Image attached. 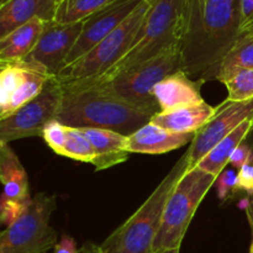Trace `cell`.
Instances as JSON below:
<instances>
[{"label": "cell", "mask_w": 253, "mask_h": 253, "mask_svg": "<svg viewBox=\"0 0 253 253\" xmlns=\"http://www.w3.org/2000/svg\"><path fill=\"white\" fill-rule=\"evenodd\" d=\"M57 1H59V0H57Z\"/></svg>", "instance_id": "39"}, {"label": "cell", "mask_w": 253, "mask_h": 253, "mask_svg": "<svg viewBox=\"0 0 253 253\" xmlns=\"http://www.w3.org/2000/svg\"><path fill=\"white\" fill-rule=\"evenodd\" d=\"M148 1L147 14L127 53L108 73L94 81H108L182 44L187 29L189 0Z\"/></svg>", "instance_id": "3"}, {"label": "cell", "mask_w": 253, "mask_h": 253, "mask_svg": "<svg viewBox=\"0 0 253 253\" xmlns=\"http://www.w3.org/2000/svg\"><path fill=\"white\" fill-rule=\"evenodd\" d=\"M216 109V106L210 105L204 100L194 105L158 111L152 116L151 123L173 132L197 133L214 118Z\"/></svg>", "instance_id": "18"}, {"label": "cell", "mask_w": 253, "mask_h": 253, "mask_svg": "<svg viewBox=\"0 0 253 253\" xmlns=\"http://www.w3.org/2000/svg\"><path fill=\"white\" fill-rule=\"evenodd\" d=\"M62 156L79 162L91 163L95 153L93 145L81 128L67 126V137Z\"/></svg>", "instance_id": "24"}, {"label": "cell", "mask_w": 253, "mask_h": 253, "mask_svg": "<svg viewBox=\"0 0 253 253\" xmlns=\"http://www.w3.org/2000/svg\"><path fill=\"white\" fill-rule=\"evenodd\" d=\"M189 169L188 151L178 160L152 194L100 245L104 253H153V244L162 221L163 211L173 189Z\"/></svg>", "instance_id": "4"}, {"label": "cell", "mask_w": 253, "mask_h": 253, "mask_svg": "<svg viewBox=\"0 0 253 253\" xmlns=\"http://www.w3.org/2000/svg\"><path fill=\"white\" fill-rule=\"evenodd\" d=\"M239 189L247 193L250 198L253 195V153L250 160L239 170Z\"/></svg>", "instance_id": "29"}, {"label": "cell", "mask_w": 253, "mask_h": 253, "mask_svg": "<svg viewBox=\"0 0 253 253\" xmlns=\"http://www.w3.org/2000/svg\"><path fill=\"white\" fill-rule=\"evenodd\" d=\"M241 0H189L182 42L183 71L207 82L240 37Z\"/></svg>", "instance_id": "1"}, {"label": "cell", "mask_w": 253, "mask_h": 253, "mask_svg": "<svg viewBox=\"0 0 253 253\" xmlns=\"http://www.w3.org/2000/svg\"><path fill=\"white\" fill-rule=\"evenodd\" d=\"M148 7L150 1L142 0L135 11L110 35L101 40L83 57L64 67L57 77L62 82H76L95 79L108 73L127 53L145 20Z\"/></svg>", "instance_id": "8"}, {"label": "cell", "mask_w": 253, "mask_h": 253, "mask_svg": "<svg viewBox=\"0 0 253 253\" xmlns=\"http://www.w3.org/2000/svg\"><path fill=\"white\" fill-rule=\"evenodd\" d=\"M57 0H9L0 5V39L32 19L53 21Z\"/></svg>", "instance_id": "16"}, {"label": "cell", "mask_w": 253, "mask_h": 253, "mask_svg": "<svg viewBox=\"0 0 253 253\" xmlns=\"http://www.w3.org/2000/svg\"><path fill=\"white\" fill-rule=\"evenodd\" d=\"M62 88L56 119L71 127L105 128L130 136L147 125L155 115L93 82H62Z\"/></svg>", "instance_id": "2"}, {"label": "cell", "mask_w": 253, "mask_h": 253, "mask_svg": "<svg viewBox=\"0 0 253 253\" xmlns=\"http://www.w3.org/2000/svg\"><path fill=\"white\" fill-rule=\"evenodd\" d=\"M142 0H114L105 7L90 15L83 21V29L69 53L66 66L88 53L101 40L110 35L121 22L125 21Z\"/></svg>", "instance_id": "13"}, {"label": "cell", "mask_w": 253, "mask_h": 253, "mask_svg": "<svg viewBox=\"0 0 253 253\" xmlns=\"http://www.w3.org/2000/svg\"><path fill=\"white\" fill-rule=\"evenodd\" d=\"M249 253H253V239L251 241V246H250V252Z\"/></svg>", "instance_id": "37"}, {"label": "cell", "mask_w": 253, "mask_h": 253, "mask_svg": "<svg viewBox=\"0 0 253 253\" xmlns=\"http://www.w3.org/2000/svg\"><path fill=\"white\" fill-rule=\"evenodd\" d=\"M217 197L222 203H227L239 189V174L234 168H225L221 174L217 177L216 182Z\"/></svg>", "instance_id": "28"}, {"label": "cell", "mask_w": 253, "mask_h": 253, "mask_svg": "<svg viewBox=\"0 0 253 253\" xmlns=\"http://www.w3.org/2000/svg\"><path fill=\"white\" fill-rule=\"evenodd\" d=\"M9 1V0H0V5H4L5 2H7Z\"/></svg>", "instance_id": "38"}, {"label": "cell", "mask_w": 253, "mask_h": 253, "mask_svg": "<svg viewBox=\"0 0 253 253\" xmlns=\"http://www.w3.org/2000/svg\"><path fill=\"white\" fill-rule=\"evenodd\" d=\"M46 22L32 19L0 39V63L25 59L39 42Z\"/></svg>", "instance_id": "19"}, {"label": "cell", "mask_w": 253, "mask_h": 253, "mask_svg": "<svg viewBox=\"0 0 253 253\" xmlns=\"http://www.w3.org/2000/svg\"><path fill=\"white\" fill-rule=\"evenodd\" d=\"M216 179L215 175L199 167L185 172L167 200L160 231L153 244V253L180 249L195 211Z\"/></svg>", "instance_id": "5"}, {"label": "cell", "mask_w": 253, "mask_h": 253, "mask_svg": "<svg viewBox=\"0 0 253 253\" xmlns=\"http://www.w3.org/2000/svg\"><path fill=\"white\" fill-rule=\"evenodd\" d=\"M79 253H104L100 246L93 244V242H85L83 246L79 249Z\"/></svg>", "instance_id": "33"}, {"label": "cell", "mask_w": 253, "mask_h": 253, "mask_svg": "<svg viewBox=\"0 0 253 253\" xmlns=\"http://www.w3.org/2000/svg\"><path fill=\"white\" fill-rule=\"evenodd\" d=\"M242 34H253V22H252L251 25H250L249 27H247L246 30H245L244 32H242ZM242 34H241V35H242Z\"/></svg>", "instance_id": "35"}, {"label": "cell", "mask_w": 253, "mask_h": 253, "mask_svg": "<svg viewBox=\"0 0 253 253\" xmlns=\"http://www.w3.org/2000/svg\"><path fill=\"white\" fill-rule=\"evenodd\" d=\"M62 94L61 79L52 76L36 98L0 120V142L10 143L36 136L42 137L44 126L57 118Z\"/></svg>", "instance_id": "9"}, {"label": "cell", "mask_w": 253, "mask_h": 253, "mask_svg": "<svg viewBox=\"0 0 253 253\" xmlns=\"http://www.w3.org/2000/svg\"><path fill=\"white\" fill-rule=\"evenodd\" d=\"M179 250H180V249H178V250H170V251H166V252H162V253H179Z\"/></svg>", "instance_id": "36"}, {"label": "cell", "mask_w": 253, "mask_h": 253, "mask_svg": "<svg viewBox=\"0 0 253 253\" xmlns=\"http://www.w3.org/2000/svg\"><path fill=\"white\" fill-rule=\"evenodd\" d=\"M251 67H253V34H242L209 74L207 81L216 79L222 83L235 72Z\"/></svg>", "instance_id": "22"}, {"label": "cell", "mask_w": 253, "mask_h": 253, "mask_svg": "<svg viewBox=\"0 0 253 253\" xmlns=\"http://www.w3.org/2000/svg\"><path fill=\"white\" fill-rule=\"evenodd\" d=\"M82 29L83 21L77 24H58L54 20L46 22L39 42L25 59L41 64L52 76H58L66 66Z\"/></svg>", "instance_id": "12"}, {"label": "cell", "mask_w": 253, "mask_h": 253, "mask_svg": "<svg viewBox=\"0 0 253 253\" xmlns=\"http://www.w3.org/2000/svg\"><path fill=\"white\" fill-rule=\"evenodd\" d=\"M227 89V100L241 103L253 99V67L240 69L222 82Z\"/></svg>", "instance_id": "25"}, {"label": "cell", "mask_w": 253, "mask_h": 253, "mask_svg": "<svg viewBox=\"0 0 253 253\" xmlns=\"http://www.w3.org/2000/svg\"><path fill=\"white\" fill-rule=\"evenodd\" d=\"M114 0H59L54 21L58 24H77L88 19Z\"/></svg>", "instance_id": "23"}, {"label": "cell", "mask_w": 253, "mask_h": 253, "mask_svg": "<svg viewBox=\"0 0 253 253\" xmlns=\"http://www.w3.org/2000/svg\"><path fill=\"white\" fill-rule=\"evenodd\" d=\"M195 133H179L155 125L150 121L132 135L127 136L128 151L131 153L162 155L192 143Z\"/></svg>", "instance_id": "15"}, {"label": "cell", "mask_w": 253, "mask_h": 253, "mask_svg": "<svg viewBox=\"0 0 253 253\" xmlns=\"http://www.w3.org/2000/svg\"><path fill=\"white\" fill-rule=\"evenodd\" d=\"M253 22V0H241V26L240 32H244Z\"/></svg>", "instance_id": "31"}, {"label": "cell", "mask_w": 253, "mask_h": 253, "mask_svg": "<svg viewBox=\"0 0 253 253\" xmlns=\"http://www.w3.org/2000/svg\"><path fill=\"white\" fill-rule=\"evenodd\" d=\"M31 199L32 197L26 200L10 199V198H6L1 194V197H0V221H1V224L6 227L14 224L24 214Z\"/></svg>", "instance_id": "26"}, {"label": "cell", "mask_w": 253, "mask_h": 253, "mask_svg": "<svg viewBox=\"0 0 253 253\" xmlns=\"http://www.w3.org/2000/svg\"><path fill=\"white\" fill-rule=\"evenodd\" d=\"M67 137V126L58 121L57 119L49 121L43 128L42 132V138L44 142L48 145L51 150H53L57 155L62 156L64 143H66Z\"/></svg>", "instance_id": "27"}, {"label": "cell", "mask_w": 253, "mask_h": 253, "mask_svg": "<svg viewBox=\"0 0 253 253\" xmlns=\"http://www.w3.org/2000/svg\"><path fill=\"white\" fill-rule=\"evenodd\" d=\"M253 130V118L249 119L245 123H242L234 132L230 133L229 136L220 141L199 163L197 167L210 174L219 177L222 170L229 166L230 158L232 153L235 152L237 147L241 145L244 141H246L247 136Z\"/></svg>", "instance_id": "21"}, {"label": "cell", "mask_w": 253, "mask_h": 253, "mask_svg": "<svg viewBox=\"0 0 253 253\" xmlns=\"http://www.w3.org/2000/svg\"><path fill=\"white\" fill-rule=\"evenodd\" d=\"M0 182L4 187L2 195L6 198L16 200L31 198L26 170L16 153L6 142H0Z\"/></svg>", "instance_id": "20"}, {"label": "cell", "mask_w": 253, "mask_h": 253, "mask_svg": "<svg viewBox=\"0 0 253 253\" xmlns=\"http://www.w3.org/2000/svg\"><path fill=\"white\" fill-rule=\"evenodd\" d=\"M214 118L195 133L194 140L188 148L189 169L198 163L226 136L234 132L242 123L253 118V99L249 101L235 103L225 99L216 106Z\"/></svg>", "instance_id": "11"}, {"label": "cell", "mask_w": 253, "mask_h": 253, "mask_svg": "<svg viewBox=\"0 0 253 253\" xmlns=\"http://www.w3.org/2000/svg\"><path fill=\"white\" fill-rule=\"evenodd\" d=\"M247 219H249L250 226H251L252 239H253V195L250 198L249 205H247Z\"/></svg>", "instance_id": "34"}, {"label": "cell", "mask_w": 253, "mask_h": 253, "mask_svg": "<svg viewBox=\"0 0 253 253\" xmlns=\"http://www.w3.org/2000/svg\"><path fill=\"white\" fill-rule=\"evenodd\" d=\"M1 64L0 71V120L36 98L52 74L35 62L12 61Z\"/></svg>", "instance_id": "10"}, {"label": "cell", "mask_w": 253, "mask_h": 253, "mask_svg": "<svg viewBox=\"0 0 253 253\" xmlns=\"http://www.w3.org/2000/svg\"><path fill=\"white\" fill-rule=\"evenodd\" d=\"M253 153V147L250 145L247 141H244L239 147L235 150V152L232 153L231 158H230L229 166H231L234 169L240 170V168L250 160L251 155Z\"/></svg>", "instance_id": "30"}, {"label": "cell", "mask_w": 253, "mask_h": 253, "mask_svg": "<svg viewBox=\"0 0 253 253\" xmlns=\"http://www.w3.org/2000/svg\"><path fill=\"white\" fill-rule=\"evenodd\" d=\"M53 253H79L74 239L69 235H62L58 244L54 247Z\"/></svg>", "instance_id": "32"}, {"label": "cell", "mask_w": 253, "mask_h": 253, "mask_svg": "<svg viewBox=\"0 0 253 253\" xmlns=\"http://www.w3.org/2000/svg\"><path fill=\"white\" fill-rule=\"evenodd\" d=\"M178 71H183L182 44L108 81H85L96 83L137 108L157 114L160 108L155 99V88L166 77Z\"/></svg>", "instance_id": "6"}, {"label": "cell", "mask_w": 253, "mask_h": 253, "mask_svg": "<svg viewBox=\"0 0 253 253\" xmlns=\"http://www.w3.org/2000/svg\"><path fill=\"white\" fill-rule=\"evenodd\" d=\"M94 148L91 165L96 172L126 162L131 152L128 151L127 136L105 128H81Z\"/></svg>", "instance_id": "17"}, {"label": "cell", "mask_w": 253, "mask_h": 253, "mask_svg": "<svg viewBox=\"0 0 253 253\" xmlns=\"http://www.w3.org/2000/svg\"><path fill=\"white\" fill-rule=\"evenodd\" d=\"M204 79H190L184 71L169 74L155 88V99L160 111H168L182 106L194 105L204 101L202 86Z\"/></svg>", "instance_id": "14"}, {"label": "cell", "mask_w": 253, "mask_h": 253, "mask_svg": "<svg viewBox=\"0 0 253 253\" xmlns=\"http://www.w3.org/2000/svg\"><path fill=\"white\" fill-rule=\"evenodd\" d=\"M56 195L39 193L24 214L0 235V253H53L58 234L51 226Z\"/></svg>", "instance_id": "7"}]
</instances>
